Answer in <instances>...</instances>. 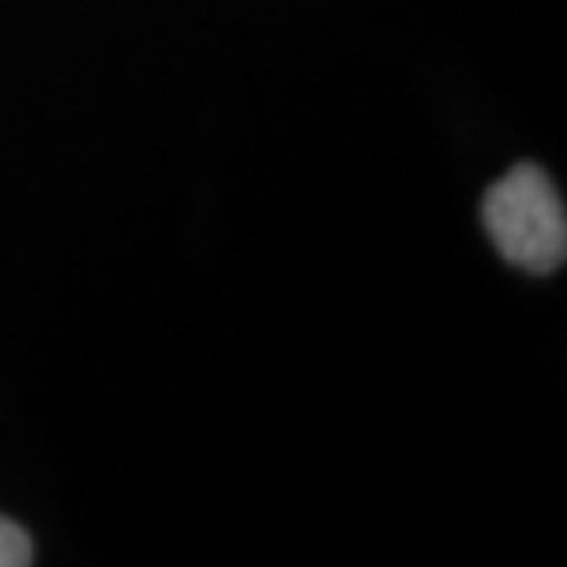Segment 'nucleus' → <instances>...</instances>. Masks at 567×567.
<instances>
[{
	"mask_svg": "<svg viewBox=\"0 0 567 567\" xmlns=\"http://www.w3.org/2000/svg\"><path fill=\"white\" fill-rule=\"evenodd\" d=\"M33 560V546L27 530L0 516V567H27Z\"/></svg>",
	"mask_w": 567,
	"mask_h": 567,
	"instance_id": "f03ea898",
	"label": "nucleus"
},
{
	"mask_svg": "<svg viewBox=\"0 0 567 567\" xmlns=\"http://www.w3.org/2000/svg\"><path fill=\"white\" fill-rule=\"evenodd\" d=\"M483 225L508 262L535 277L557 274L567 258V214L557 185L535 163L513 166L486 188Z\"/></svg>",
	"mask_w": 567,
	"mask_h": 567,
	"instance_id": "f257e3e1",
	"label": "nucleus"
}]
</instances>
